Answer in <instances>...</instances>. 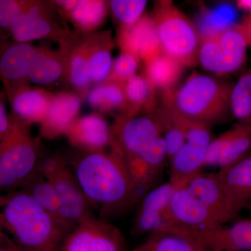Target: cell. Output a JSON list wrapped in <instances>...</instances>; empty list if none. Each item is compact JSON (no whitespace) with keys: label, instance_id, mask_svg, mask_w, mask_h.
<instances>
[{"label":"cell","instance_id":"23","mask_svg":"<svg viewBox=\"0 0 251 251\" xmlns=\"http://www.w3.org/2000/svg\"><path fill=\"white\" fill-rule=\"evenodd\" d=\"M192 235L173 227H162L150 234L145 242L128 251H205Z\"/></svg>","mask_w":251,"mask_h":251},{"label":"cell","instance_id":"26","mask_svg":"<svg viewBox=\"0 0 251 251\" xmlns=\"http://www.w3.org/2000/svg\"><path fill=\"white\" fill-rule=\"evenodd\" d=\"M64 73L65 56L62 46L56 50L39 47L29 74V82L41 85H50L64 76Z\"/></svg>","mask_w":251,"mask_h":251},{"label":"cell","instance_id":"30","mask_svg":"<svg viewBox=\"0 0 251 251\" xmlns=\"http://www.w3.org/2000/svg\"><path fill=\"white\" fill-rule=\"evenodd\" d=\"M23 185L25 187L23 191L31 196L59 222L60 204L58 196L53 185L41 173L39 168H36Z\"/></svg>","mask_w":251,"mask_h":251},{"label":"cell","instance_id":"19","mask_svg":"<svg viewBox=\"0 0 251 251\" xmlns=\"http://www.w3.org/2000/svg\"><path fill=\"white\" fill-rule=\"evenodd\" d=\"M77 94L62 92L53 94L49 110L41 123V133L44 138H54L65 134L68 128L77 118L81 108Z\"/></svg>","mask_w":251,"mask_h":251},{"label":"cell","instance_id":"40","mask_svg":"<svg viewBox=\"0 0 251 251\" xmlns=\"http://www.w3.org/2000/svg\"><path fill=\"white\" fill-rule=\"evenodd\" d=\"M12 242L9 240V238L4 233L2 230L0 229V247H3V246L12 245Z\"/></svg>","mask_w":251,"mask_h":251},{"label":"cell","instance_id":"38","mask_svg":"<svg viewBox=\"0 0 251 251\" xmlns=\"http://www.w3.org/2000/svg\"><path fill=\"white\" fill-rule=\"evenodd\" d=\"M78 0H61V1H54V4L57 5L59 9H62L64 12L69 14L72 11L77 4Z\"/></svg>","mask_w":251,"mask_h":251},{"label":"cell","instance_id":"42","mask_svg":"<svg viewBox=\"0 0 251 251\" xmlns=\"http://www.w3.org/2000/svg\"><path fill=\"white\" fill-rule=\"evenodd\" d=\"M4 196H0V211H1V207H2L3 204H4Z\"/></svg>","mask_w":251,"mask_h":251},{"label":"cell","instance_id":"20","mask_svg":"<svg viewBox=\"0 0 251 251\" xmlns=\"http://www.w3.org/2000/svg\"><path fill=\"white\" fill-rule=\"evenodd\" d=\"M215 173L229 201L239 212L251 200V154Z\"/></svg>","mask_w":251,"mask_h":251},{"label":"cell","instance_id":"44","mask_svg":"<svg viewBox=\"0 0 251 251\" xmlns=\"http://www.w3.org/2000/svg\"></svg>","mask_w":251,"mask_h":251},{"label":"cell","instance_id":"8","mask_svg":"<svg viewBox=\"0 0 251 251\" xmlns=\"http://www.w3.org/2000/svg\"><path fill=\"white\" fill-rule=\"evenodd\" d=\"M221 226L223 225L206 206L186 186H181L172 196L159 229L173 227L201 232Z\"/></svg>","mask_w":251,"mask_h":251},{"label":"cell","instance_id":"33","mask_svg":"<svg viewBox=\"0 0 251 251\" xmlns=\"http://www.w3.org/2000/svg\"><path fill=\"white\" fill-rule=\"evenodd\" d=\"M136 157L142 160L150 174L157 179L168 159L166 143L163 135L151 142Z\"/></svg>","mask_w":251,"mask_h":251},{"label":"cell","instance_id":"13","mask_svg":"<svg viewBox=\"0 0 251 251\" xmlns=\"http://www.w3.org/2000/svg\"><path fill=\"white\" fill-rule=\"evenodd\" d=\"M39 47L30 43H16L0 54V77L8 97L28 86L31 67Z\"/></svg>","mask_w":251,"mask_h":251},{"label":"cell","instance_id":"10","mask_svg":"<svg viewBox=\"0 0 251 251\" xmlns=\"http://www.w3.org/2000/svg\"><path fill=\"white\" fill-rule=\"evenodd\" d=\"M62 251H128L115 226L92 217L71 231L62 244Z\"/></svg>","mask_w":251,"mask_h":251},{"label":"cell","instance_id":"35","mask_svg":"<svg viewBox=\"0 0 251 251\" xmlns=\"http://www.w3.org/2000/svg\"><path fill=\"white\" fill-rule=\"evenodd\" d=\"M27 0H0V29L9 31L19 15L27 7Z\"/></svg>","mask_w":251,"mask_h":251},{"label":"cell","instance_id":"6","mask_svg":"<svg viewBox=\"0 0 251 251\" xmlns=\"http://www.w3.org/2000/svg\"><path fill=\"white\" fill-rule=\"evenodd\" d=\"M39 169L55 188L60 204L59 222L66 232L93 217L90 203L74 173L61 158H47L39 165Z\"/></svg>","mask_w":251,"mask_h":251},{"label":"cell","instance_id":"22","mask_svg":"<svg viewBox=\"0 0 251 251\" xmlns=\"http://www.w3.org/2000/svg\"><path fill=\"white\" fill-rule=\"evenodd\" d=\"M52 95L44 89L28 85L16 91L9 99L15 116L30 125L41 124L44 120Z\"/></svg>","mask_w":251,"mask_h":251},{"label":"cell","instance_id":"34","mask_svg":"<svg viewBox=\"0 0 251 251\" xmlns=\"http://www.w3.org/2000/svg\"><path fill=\"white\" fill-rule=\"evenodd\" d=\"M140 59L138 56L128 52L121 53L114 61L112 72L108 80L125 84L127 80L136 75Z\"/></svg>","mask_w":251,"mask_h":251},{"label":"cell","instance_id":"4","mask_svg":"<svg viewBox=\"0 0 251 251\" xmlns=\"http://www.w3.org/2000/svg\"><path fill=\"white\" fill-rule=\"evenodd\" d=\"M162 52L184 67L198 64L201 39L195 23L173 1H157L152 16Z\"/></svg>","mask_w":251,"mask_h":251},{"label":"cell","instance_id":"15","mask_svg":"<svg viewBox=\"0 0 251 251\" xmlns=\"http://www.w3.org/2000/svg\"><path fill=\"white\" fill-rule=\"evenodd\" d=\"M117 41L122 51L135 54L144 64L162 52L154 23L150 15L144 14L134 24L120 27Z\"/></svg>","mask_w":251,"mask_h":251},{"label":"cell","instance_id":"32","mask_svg":"<svg viewBox=\"0 0 251 251\" xmlns=\"http://www.w3.org/2000/svg\"><path fill=\"white\" fill-rule=\"evenodd\" d=\"M109 9L121 27L136 23L143 17L148 1L145 0H111L108 1Z\"/></svg>","mask_w":251,"mask_h":251},{"label":"cell","instance_id":"29","mask_svg":"<svg viewBox=\"0 0 251 251\" xmlns=\"http://www.w3.org/2000/svg\"><path fill=\"white\" fill-rule=\"evenodd\" d=\"M108 9V1L78 0L74 9L67 15L78 32L88 34L101 25Z\"/></svg>","mask_w":251,"mask_h":251},{"label":"cell","instance_id":"24","mask_svg":"<svg viewBox=\"0 0 251 251\" xmlns=\"http://www.w3.org/2000/svg\"><path fill=\"white\" fill-rule=\"evenodd\" d=\"M206 149L186 143L170 161V181L176 186H186L188 180L201 173L204 167Z\"/></svg>","mask_w":251,"mask_h":251},{"label":"cell","instance_id":"14","mask_svg":"<svg viewBox=\"0 0 251 251\" xmlns=\"http://www.w3.org/2000/svg\"><path fill=\"white\" fill-rule=\"evenodd\" d=\"M186 186L223 226L233 220L239 214V211L229 201L216 173L201 172L188 180Z\"/></svg>","mask_w":251,"mask_h":251},{"label":"cell","instance_id":"16","mask_svg":"<svg viewBox=\"0 0 251 251\" xmlns=\"http://www.w3.org/2000/svg\"><path fill=\"white\" fill-rule=\"evenodd\" d=\"M177 187L169 181L152 188L143 196L133 222L135 234L150 235L159 229L172 196Z\"/></svg>","mask_w":251,"mask_h":251},{"label":"cell","instance_id":"9","mask_svg":"<svg viewBox=\"0 0 251 251\" xmlns=\"http://www.w3.org/2000/svg\"><path fill=\"white\" fill-rule=\"evenodd\" d=\"M111 148L123 157H136L151 142L163 134V125L158 110L145 115L120 116L112 127Z\"/></svg>","mask_w":251,"mask_h":251},{"label":"cell","instance_id":"3","mask_svg":"<svg viewBox=\"0 0 251 251\" xmlns=\"http://www.w3.org/2000/svg\"><path fill=\"white\" fill-rule=\"evenodd\" d=\"M234 82L194 72L179 88L163 94V101L188 120L211 126L231 115Z\"/></svg>","mask_w":251,"mask_h":251},{"label":"cell","instance_id":"27","mask_svg":"<svg viewBox=\"0 0 251 251\" xmlns=\"http://www.w3.org/2000/svg\"><path fill=\"white\" fill-rule=\"evenodd\" d=\"M184 66L168 54L161 53L145 64V74L156 90L170 93L182 74Z\"/></svg>","mask_w":251,"mask_h":251},{"label":"cell","instance_id":"17","mask_svg":"<svg viewBox=\"0 0 251 251\" xmlns=\"http://www.w3.org/2000/svg\"><path fill=\"white\" fill-rule=\"evenodd\" d=\"M64 135L72 145L87 151H103L114 142L113 129L99 114L77 118Z\"/></svg>","mask_w":251,"mask_h":251},{"label":"cell","instance_id":"12","mask_svg":"<svg viewBox=\"0 0 251 251\" xmlns=\"http://www.w3.org/2000/svg\"><path fill=\"white\" fill-rule=\"evenodd\" d=\"M251 151V123H237L211 140L206 150L204 167L226 168Z\"/></svg>","mask_w":251,"mask_h":251},{"label":"cell","instance_id":"21","mask_svg":"<svg viewBox=\"0 0 251 251\" xmlns=\"http://www.w3.org/2000/svg\"><path fill=\"white\" fill-rule=\"evenodd\" d=\"M87 42L89 77L91 83L99 85L108 80L111 74L113 64L111 31L88 33Z\"/></svg>","mask_w":251,"mask_h":251},{"label":"cell","instance_id":"1","mask_svg":"<svg viewBox=\"0 0 251 251\" xmlns=\"http://www.w3.org/2000/svg\"><path fill=\"white\" fill-rule=\"evenodd\" d=\"M74 175L91 206L105 217L118 216L143 198L121 155L112 149L87 151L74 166Z\"/></svg>","mask_w":251,"mask_h":251},{"label":"cell","instance_id":"36","mask_svg":"<svg viewBox=\"0 0 251 251\" xmlns=\"http://www.w3.org/2000/svg\"><path fill=\"white\" fill-rule=\"evenodd\" d=\"M10 126H11V120L6 113L4 104L0 100V142L7 134Z\"/></svg>","mask_w":251,"mask_h":251},{"label":"cell","instance_id":"2","mask_svg":"<svg viewBox=\"0 0 251 251\" xmlns=\"http://www.w3.org/2000/svg\"><path fill=\"white\" fill-rule=\"evenodd\" d=\"M0 225L23 251H57L66 233L58 221L23 191L5 197Z\"/></svg>","mask_w":251,"mask_h":251},{"label":"cell","instance_id":"37","mask_svg":"<svg viewBox=\"0 0 251 251\" xmlns=\"http://www.w3.org/2000/svg\"><path fill=\"white\" fill-rule=\"evenodd\" d=\"M242 27L243 33L245 36L248 46L251 49V14L246 16L242 20V23H239Z\"/></svg>","mask_w":251,"mask_h":251},{"label":"cell","instance_id":"31","mask_svg":"<svg viewBox=\"0 0 251 251\" xmlns=\"http://www.w3.org/2000/svg\"><path fill=\"white\" fill-rule=\"evenodd\" d=\"M230 110L238 123H251V67L234 83Z\"/></svg>","mask_w":251,"mask_h":251},{"label":"cell","instance_id":"5","mask_svg":"<svg viewBox=\"0 0 251 251\" xmlns=\"http://www.w3.org/2000/svg\"><path fill=\"white\" fill-rule=\"evenodd\" d=\"M9 132L0 142V189L24 184L37 168L39 145L29 125L18 117H10Z\"/></svg>","mask_w":251,"mask_h":251},{"label":"cell","instance_id":"25","mask_svg":"<svg viewBox=\"0 0 251 251\" xmlns=\"http://www.w3.org/2000/svg\"><path fill=\"white\" fill-rule=\"evenodd\" d=\"M125 93L126 108L121 116H135L143 109L151 113L158 108L156 89L145 75H135L127 80Z\"/></svg>","mask_w":251,"mask_h":251},{"label":"cell","instance_id":"11","mask_svg":"<svg viewBox=\"0 0 251 251\" xmlns=\"http://www.w3.org/2000/svg\"><path fill=\"white\" fill-rule=\"evenodd\" d=\"M9 31L16 43H29L51 38L60 41L70 33L55 22L50 4L39 1H29Z\"/></svg>","mask_w":251,"mask_h":251},{"label":"cell","instance_id":"18","mask_svg":"<svg viewBox=\"0 0 251 251\" xmlns=\"http://www.w3.org/2000/svg\"><path fill=\"white\" fill-rule=\"evenodd\" d=\"M185 232L196 238L207 251H251V220L204 232Z\"/></svg>","mask_w":251,"mask_h":251},{"label":"cell","instance_id":"41","mask_svg":"<svg viewBox=\"0 0 251 251\" xmlns=\"http://www.w3.org/2000/svg\"><path fill=\"white\" fill-rule=\"evenodd\" d=\"M0 251H23L20 247L12 244V245L3 246L0 247Z\"/></svg>","mask_w":251,"mask_h":251},{"label":"cell","instance_id":"39","mask_svg":"<svg viewBox=\"0 0 251 251\" xmlns=\"http://www.w3.org/2000/svg\"><path fill=\"white\" fill-rule=\"evenodd\" d=\"M237 6L238 9L251 14V0H238Z\"/></svg>","mask_w":251,"mask_h":251},{"label":"cell","instance_id":"43","mask_svg":"<svg viewBox=\"0 0 251 251\" xmlns=\"http://www.w3.org/2000/svg\"><path fill=\"white\" fill-rule=\"evenodd\" d=\"M249 154H251V152H250V153H249Z\"/></svg>","mask_w":251,"mask_h":251},{"label":"cell","instance_id":"7","mask_svg":"<svg viewBox=\"0 0 251 251\" xmlns=\"http://www.w3.org/2000/svg\"><path fill=\"white\" fill-rule=\"evenodd\" d=\"M248 48L240 25L233 24L217 36L201 41L198 64L208 72L225 77L242 69Z\"/></svg>","mask_w":251,"mask_h":251},{"label":"cell","instance_id":"28","mask_svg":"<svg viewBox=\"0 0 251 251\" xmlns=\"http://www.w3.org/2000/svg\"><path fill=\"white\" fill-rule=\"evenodd\" d=\"M87 100L90 106L100 112L122 110L125 112L126 101L125 84L108 80L90 89Z\"/></svg>","mask_w":251,"mask_h":251}]
</instances>
